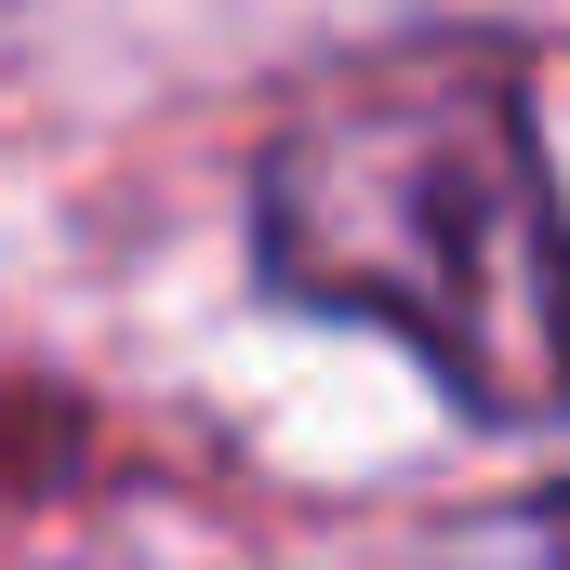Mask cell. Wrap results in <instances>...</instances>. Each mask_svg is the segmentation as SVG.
I'll list each match as a JSON object with an SVG mask.
<instances>
[{
	"mask_svg": "<svg viewBox=\"0 0 570 570\" xmlns=\"http://www.w3.org/2000/svg\"><path fill=\"white\" fill-rule=\"evenodd\" d=\"M253 266L358 332H399L491 425L558 412L544 80L518 40H412L332 80L253 159Z\"/></svg>",
	"mask_w": 570,
	"mask_h": 570,
	"instance_id": "6da1fadb",
	"label": "cell"
}]
</instances>
